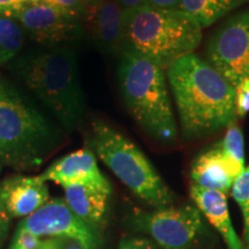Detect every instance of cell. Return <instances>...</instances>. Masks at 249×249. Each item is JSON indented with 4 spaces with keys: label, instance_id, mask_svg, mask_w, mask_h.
<instances>
[{
    "label": "cell",
    "instance_id": "obj_1",
    "mask_svg": "<svg viewBox=\"0 0 249 249\" xmlns=\"http://www.w3.org/2000/svg\"><path fill=\"white\" fill-rule=\"evenodd\" d=\"M166 77L185 139L204 138L235 123L234 87L200 55L179 59Z\"/></svg>",
    "mask_w": 249,
    "mask_h": 249
},
{
    "label": "cell",
    "instance_id": "obj_2",
    "mask_svg": "<svg viewBox=\"0 0 249 249\" xmlns=\"http://www.w3.org/2000/svg\"><path fill=\"white\" fill-rule=\"evenodd\" d=\"M8 70L60 126L74 132L86 113L76 54L71 45L36 46L8 62Z\"/></svg>",
    "mask_w": 249,
    "mask_h": 249
},
{
    "label": "cell",
    "instance_id": "obj_3",
    "mask_svg": "<svg viewBox=\"0 0 249 249\" xmlns=\"http://www.w3.org/2000/svg\"><path fill=\"white\" fill-rule=\"evenodd\" d=\"M62 143V130L13 83L0 79V164L34 169Z\"/></svg>",
    "mask_w": 249,
    "mask_h": 249
},
{
    "label": "cell",
    "instance_id": "obj_4",
    "mask_svg": "<svg viewBox=\"0 0 249 249\" xmlns=\"http://www.w3.org/2000/svg\"><path fill=\"white\" fill-rule=\"evenodd\" d=\"M123 24V51L141 55L165 71L194 53L203 30L195 18L181 9L148 5L124 9Z\"/></svg>",
    "mask_w": 249,
    "mask_h": 249
},
{
    "label": "cell",
    "instance_id": "obj_5",
    "mask_svg": "<svg viewBox=\"0 0 249 249\" xmlns=\"http://www.w3.org/2000/svg\"><path fill=\"white\" fill-rule=\"evenodd\" d=\"M118 83L127 110L143 132L163 143L178 139L166 71L141 55L123 51Z\"/></svg>",
    "mask_w": 249,
    "mask_h": 249
},
{
    "label": "cell",
    "instance_id": "obj_6",
    "mask_svg": "<svg viewBox=\"0 0 249 249\" xmlns=\"http://www.w3.org/2000/svg\"><path fill=\"white\" fill-rule=\"evenodd\" d=\"M87 147L134 195L160 209L173 203L174 194L163 181L145 155L110 124L102 120L92 124Z\"/></svg>",
    "mask_w": 249,
    "mask_h": 249
},
{
    "label": "cell",
    "instance_id": "obj_7",
    "mask_svg": "<svg viewBox=\"0 0 249 249\" xmlns=\"http://www.w3.org/2000/svg\"><path fill=\"white\" fill-rule=\"evenodd\" d=\"M207 61L234 89L249 77V8L226 18L207 44Z\"/></svg>",
    "mask_w": 249,
    "mask_h": 249
},
{
    "label": "cell",
    "instance_id": "obj_8",
    "mask_svg": "<svg viewBox=\"0 0 249 249\" xmlns=\"http://www.w3.org/2000/svg\"><path fill=\"white\" fill-rule=\"evenodd\" d=\"M5 17L15 21L24 36L38 46H71L86 35L81 21L66 17L42 0H28Z\"/></svg>",
    "mask_w": 249,
    "mask_h": 249
},
{
    "label": "cell",
    "instance_id": "obj_9",
    "mask_svg": "<svg viewBox=\"0 0 249 249\" xmlns=\"http://www.w3.org/2000/svg\"><path fill=\"white\" fill-rule=\"evenodd\" d=\"M132 223L147 233L163 249H191L204 231L201 211L193 205L160 208L151 213H136Z\"/></svg>",
    "mask_w": 249,
    "mask_h": 249
},
{
    "label": "cell",
    "instance_id": "obj_10",
    "mask_svg": "<svg viewBox=\"0 0 249 249\" xmlns=\"http://www.w3.org/2000/svg\"><path fill=\"white\" fill-rule=\"evenodd\" d=\"M20 226L37 236H68L97 248L92 226L80 219L65 200L53 198L24 218Z\"/></svg>",
    "mask_w": 249,
    "mask_h": 249
},
{
    "label": "cell",
    "instance_id": "obj_11",
    "mask_svg": "<svg viewBox=\"0 0 249 249\" xmlns=\"http://www.w3.org/2000/svg\"><path fill=\"white\" fill-rule=\"evenodd\" d=\"M123 13L119 0H93L87 4L82 24L93 45L107 57L123 51Z\"/></svg>",
    "mask_w": 249,
    "mask_h": 249
},
{
    "label": "cell",
    "instance_id": "obj_12",
    "mask_svg": "<svg viewBox=\"0 0 249 249\" xmlns=\"http://www.w3.org/2000/svg\"><path fill=\"white\" fill-rule=\"evenodd\" d=\"M44 181H54L65 186L90 185L111 193V185L98 169L96 155L88 147L71 152L55 160L40 174Z\"/></svg>",
    "mask_w": 249,
    "mask_h": 249
},
{
    "label": "cell",
    "instance_id": "obj_13",
    "mask_svg": "<svg viewBox=\"0 0 249 249\" xmlns=\"http://www.w3.org/2000/svg\"><path fill=\"white\" fill-rule=\"evenodd\" d=\"M0 194L11 217H28L50 201L48 185L39 176L6 178L0 183Z\"/></svg>",
    "mask_w": 249,
    "mask_h": 249
},
{
    "label": "cell",
    "instance_id": "obj_14",
    "mask_svg": "<svg viewBox=\"0 0 249 249\" xmlns=\"http://www.w3.org/2000/svg\"><path fill=\"white\" fill-rule=\"evenodd\" d=\"M191 197L201 213L219 232L229 249H245L244 242L236 234L229 213L226 195L192 185Z\"/></svg>",
    "mask_w": 249,
    "mask_h": 249
},
{
    "label": "cell",
    "instance_id": "obj_15",
    "mask_svg": "<svg viewBox=\"0 0 249 249\" xmlns=\"http://www.w3.org/2000/svg\"><path fill=\"white\" fill-rule=\"evenodd\" d=\"M191 178L193 185L224 193L225 195L231 191L235 180L217 143L195 158L192 165Z\"/></svg>",
    "mask_w": 249,
    "mask_h": 249
},
{
    "label": "cell",
    "instance_id": "obj_16",
    "mask_svg": "<svg viewBox=\"0 0 249 249\" xmlns=\"http://www.w3.org/2000/svg\"><path fill=\"white\" fill-rule=\"evenodd\" d=\"M65 202L80 219L95 227L104 219L111 193L90 185L65 186Z\"/></svg>",
    "mask_w": 249,
    "mask_h": 249
},
{
    "label": "cell",
    "instance_id": "obj_17",
    "mask_svg": "<svg viewBox=\"0 0 249 249\" xmlns=\"http://www.w3.org/2000/svg\"><path fill=\"white\" fill-rule=\"evenodd\" d=\"M248 1L249 0H180L178 8L195 18L202 28H208Z\"/></svg>",
    "mask_w": 249,
    "mask_h": 249
},
{
    "label": "cell",
    "instance_id": "obj_18",
    "mask_svg": "<svg viewBox=\"0 0 249 249\" xmlns=\"http://www.w3.org/2000/svg\"><path fill=\"white\" fill-rule=\"evenodd\" d=\"M218 148L222 152L224 160L233 176H240L245 170V140L242 129L233 123L226 128L223 140L217 142Z\"/></svg>",
    "mask_w": 249,
    "mask_h": 249
},
{
    "label": "cell",
    "instance_id": "obj_19",
    "mask_svg": "<svg viewBox=\"0 0 249 249\" xmlns=\"http://www.w3.org/2000/svg\"><path fill=\"white\" fill-rule=\"evenodd\" d=\"M26 36L15 21L0 15V65H6L22 52Z\"/></svg>",
    "mask_w": 249,
    "mask_h": 249
},
{
    "label": "cell",
    "instance_id": "obj_20",
    "mask_svg": "<svg viewBox=\"0 0 249 249\" xmlns=\"http://www.w3.org/2000/svg\"><path fill=\"white\" fill-rule=\"evenodd\" d=\"M233 200L240 208L244 218V234L246 245H249V165L240 176L236 177L231 188Z\"/></svg>",
    "mask_w": 249,
    "mask_h": 249
},
{
    "label": "cell",
    "instance_id": "obj_21",
    "mask_svg": "<svg viewBox=\"0 0 249 249\" xmlns=\"http://www.w3.org/2000/svg\"><path fill=\"white\" fill-rule=\"evenodd\" d=\"M45 4L65 14L66 17L75 18L82 22L87 12V2L85 0H42Z\"/></svg>",
    "mask_w": 249,
    "mask_h": 249
},
{
    "label": "cell",
    "instance_id": "obj_22",
    "mask_svg": "<svg viewBox=\"0 0 249 249\" xmlns=\"http://www.w3.org/2000/svg\"><path fill=\"white\" fill-rule=\"evenodd\" d=\"M38 249H96L85 242L68 236H45Z\"/></svg>",
    "mask_w": 249,
    "mask_h": 249
},
{
    "label": "cell",
    "instance_id": "obj_23",
    "mask_svg": "<svg viewBox=\"0 0 249 249\" xmlns=\"http://www.w3.org/2000/svg\"><path fill=\"white\" fill-rule=\"evenodd\" d=\"M40 239H42L40 236L33 234L18 225L9 249H38Z\"/></svg>",
    "mask_w": 249,
    "mask_h": 249
},
{
    "label": "cell",
    "instance_id": "obj_24",
    "mask_svg": "<svg viewBox=\"0 0 249 249\" xmlns=\"http://www.w3.org/2000/svg\"><path fill=\"white\" fill-rule=\"evenodd\" d=\"M236 118H244L249 112V77L235 88Z\"/></svg>",
    "mask_w": 249,
    "mask_h": 249
},
{
    "label": "cell",
    "instance_id": "obj_25",
    "mask_svg": "<svg viewBox=\"0 0 249 249\" xmlns=\"http://www.w3.org/2000/svg\"><path fill=\"white\" fill-rule=\"evenodd\" d=\"M2 165L0 164V171H1ZM11 216L6 210L4 202H2L1 194H0V248L2 247V244H4L6 235H7L8 227H9V220H11Z\"/></svg>",
    "mask_w": 249,
    "mask_h": 249
},
{
    "label": "cell",
    "instance_id": "obj_26",
    "mask_svg": "<svg viewBox=\"0 0 249 249\" xmlns=\"http://www.w3.org/2000/svg\"><path fill=\"white\" fill-rule=\"evenodd\" d=\"M119 249H154V246L147 239L124 238L120 241Z\"/></svg>",
    "mask_w": 249,
    "mask_h": 249
},
{
    "label": "cell",
    "instance_id": "obj_27",
    "mask_svg": "<svg viewBox=\"0 0 249 249\" xmlns=\"http://www.w3.org/2000/svg\"><path fill=\"white\" fill-rule=\"evenodd\" d=\"M180 0H144V5L161 8H178Z\"/></svg>",
    "mask_w": 249,
    "mask_h": 249
},
{
    "label": "cell",
    "instance_id": "obj_28",
    "mask_svg": "<svg viewBox=\"0 0 249 249\" xmlns=\"http://www.w3.org/2000/svg\"><path fill=\"white\" fill-rule=\"evenodd\" d=\"M26 1H28V0H0V15H5L11 9Z\"/></svg>",
    "mask_w": 249,
    "mask_h": 249
},
{
    "label": "cell",
    "instance_id": "obj_29",
    "mask_svg": "<svg viewBox=\"0 0 249 249\" xmlns=\"http://www.w3.org/2000/svg\"><path fill=\"white\" fill-rule=\"evenodd\" d=\"M121 7L124 9L138 7V6L144 5V0H119Z\"/></svg>",
    "mask_w": 249,
    "mask_h": 249
},
{
    "label": "cell",
    "instance_id": "obj_30",
    "mask_svg": "<svg viewBox=\"0 0 249 249\" xmlns=\"http://www.w3.org/2000/svg\"><path fill=\"white\" fill-rule=\"evenodd\" d=\"M85 1L87 2V4H88V2H91V1H93V0H85Z\"/></svg>",
    "mask_w": 249,
    "mask_h": 249
},
{
    "label": "cell",
    "instance_id": "obj_31",
    "mask_svg": "<svg viewBox=\"0 0 249 249\" xmlns=\"http://www.w3.org/2000/svg\"><path fill=\"white\" fill-rule=\"evenodd\" d=\"M245 249H249V245H246L245 246Z\"/></svg>",
    "mask_w": 249,
    "mask_h": 249
},
{
    "label": "cell",
    "instance_id": "obj_32",
    "mask_svg": "<svg viewBox=\"0 0 249 249\" xmlns=\"http://www.w3.org/2000/svg\"><path fill=\"white\" fill-rule=\"evenodd\" d=\"M0 79H1V77H0Z\"/></svg>",
    "mask_w": 249,
    "mask_h": 249
}]
</instances>
